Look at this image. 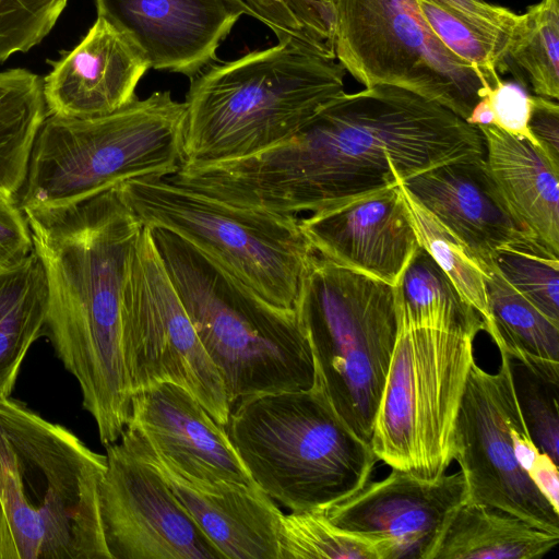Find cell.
I'll return each instance as SVG.
<instances>
[{
	"mask_svg": "<svg viewBox=\"0 0 559 559\" xmlns=\"http://www.w3.org/2000/svg\"><path fill=\"white\" fill-rule=\"evenodd\" d=\"M485 97L493 115L492 126L511 135L526 139L538 147L528 130L531 96L522 87L501 81L496 87L488 88Z\"/></svg>",
	"mask_w": 559,
	"mask_h": 559,
	"instance_id": "obj_36",
	"label": "cell"
},
{
	"mask_svg": "<svg viewBox=\"0 0 559 559\" xmlns=\"http://www.w3.org/2000/svg\"><path fill=\"white\" fill-rule=\"evenodd\" d=\"M428 25L439 40L455 56L472 64L488 88L502 80L493 47L460 19L429 0H417Z\"/></svg>",
	"mask_w": 559,
	"mask_h": 559,
	"instance_id": "obj_33",
	"label": "cell"
},
{
	"mask_svg": "<svg viewBox=\"0 0 559 559\" xmlns=\"http://www.w3.org/2000/svg\"><path fill=\"white\" fill-rule=\"evenodd\" d=\"M307 32L334 48L333 0H285Z\"/></svg>",
	"mask_w": 559,
	"mask_h": 559,
	"instance_id": "obj_39",
	"label": "cell"
},
{
	"mask_svg": "<svg viewBox=\"0 0 559 559\" xmlns=\"http://www.w3.org/2000/svg\"><path fill=\"white\" fill-rule=\"evenodd\" d=\"M294 309L316 380L343 421L370 442L399 330L395 286L316 252Z\"/></svg>",
	"mask_w": 559,
	"mask_h": 559,
	"instance_id": "obj_8",
	"label": "cell"
},
{
	"mask_svg": "<svg viewBox=\"0 0 559 559\" xmlns=\"http://www.w3.org/2000/svg\"><path fill=\"white\" fill-rule=\"evenodd\" d=\"M525 370L528 374L525 380L521 378L519 383L514 379L523 417L538 449L558 464L559 415L557 392L559 384L548 382L527 369Z\"/></svg>",
	"mask_w": 559,
	"mask_h": 559,
	"instance_id": "obj_35",
	"label": "cell"
},
{
	"mask_svg": "<svg viewBox=\"0 0 559 559\" xmlns=\"http://www.w3.org/2000/svg\"><path fill=\"white\" fill-rule=\"evenodd\" d=\"M47 116L43 78L23 68L0 71V193L17 200Z\"/></svg>",
	"mask_w": 559,
	"mask_h": 559,
	"instance_id": "obj_26",
	"label": "cell"
},
{
	"mask_svg": "<svg viewBox=\"0 0 559 559\" xmlns=\"http://www.w3.org/2000/svg\"><path fill=\"white\" fill-rule=\"evenodd\" d=\"M397 317L370 444L391 468L436 480L453 461L455 424L475 362L476 335Z\"/></svg>",
	"mask_w": 559,
	"mask_h": 559,
	"instance_id": "obj_10",
	"label": "cell"
},
{
	"mask_svg": "<svg viewBox=\"0 0 559 559\" xmlns=\"http://www.w3.org/2000/svg\"><path fill=\"white\" fill-rule=\"evenodd\" d=\"M344 76L333 49L294 38L211 63L190 79L181 166L243 158L289 139L344 93Z\"/></svg>",
	"mask_w": 559,
	"mask_h": 559,
	"instance_id": "obj_3",
	"label": "cell"
},
{
	"mask_svg": "<svg viewBox=\"0 0 559 559\" xmlns=\"http://www.w3.org/2000/svg\"><path fill=\"white\" fill-rule=\"evenodd\" d=\"M226 430L253 483L292 512L347 499L369 481L378 461L317 380L309 389L237 401Z\"/></svg>",
	"mask_w": 559,
	"mask_h": 559,
	"instance_id": "obj_6",
	"label": "cell"
},
{
	"mask_svg": "<svg viewBox=\"0 0 559 559\" xmlns=\"http://www.w3.org/2000/svg\"><path fill=\"white\" fill-rule=\"evenodd\" d=\"M299 226L322 258L392 286L420 248L400 185L310 213Z\"/></svg>",
	"mask_w": 559,
	"mask_h": 559,
	"instance_id": "obj_18",
	"label": "cell"
},
{
	"mask_svg": "<svg viewBox=\"0 0 559 559\" xmlns=\"http://www.w3.org/2000/svg\"><path fill=\"white\" fill-rule=\"evenodd\" d=\"M480 157L476 126L413 92L376 85L334 97L278 144L243 158L181 166L173 179L236 206L297 216Z\"/></svg>",
	"mask_w": 559,
	"mask_h": 559,
	"instance_id": "obj_1",
	"label": "cell"
},
{
	"mask_svg": "<svg viewBox=\"0 0 559 559\" xmlns=\"http://www.w3.org/2000/svg\"><path fill=\"white\" fill-rule=\"evenodd\" d=\"M559 535L469 500L451 514L429 559H539Z\"/></svg>",
	"mask_w": 559,
	"mask_h": 559,
	"instance_id": "obj_23",
	"label": "cell"
},
{
	"mask_svg": "<svg viewBox=\"0 0 559 559\" xmlns=\"http://www.w3.org/2000/svg\"><path fill=\"white\" fill-rule=\"evenodd\" d=\"M47 63L48 115L76 119L105 116L136 99V86L151 69L140 49L99 16L75 47Z\"/></svg>",
	"mask_w": 559,
	"mask_h": 559,
	"instance_id": "obj_19",
	"label": "cell"
},
{
	"mask_svg": "<svg viewBox=\"0 0 559 559\" xmlns=\"http://www.w3.org/2000/svg\"><path fill=\"white\" fill-rule=\"evenodd\" d=\"M336 60L365 87L391 85L466 121L486 95L480 73L435 35L417 0H333Z\"/></svg>",
	"mask_w": 559,
	"mask_h": 559,
	"instance_id": "obj_11",
	"label": "cell"
},
{
	"mask_svg": "<svg viewBox=\"0 0 559 559\" xmlns=\"http://www.w3.org/2000/svg\"><path fill=\"white\" fill-rule=\"evenodd\" d=\"M397 312L415 324L477 335L485 331L479 312L457 292L448 275L420 247L395 285Z\"/></svg>",
	"mask_w": 559,
	"mask_h": 559,
	"instance_id": "obj_27",
	"label": "cell"
},
{
	"mask_svg": "<svg viewBox=\"0 0 559 559\" xmlns=\"http://www.w3.org/2000/svg\"><path fill=\"white\" fill-rule=\"evenodd\" d=\"M485 160L509 213L533 240L559 257V169L526 139L476 126Z\"/></svg>",
	"mask_w": 559,
	"mask_h": 559,
	"instance_id": "obj_22",
	"label": "cell"
},
{
	"mask_svg": "<svg viewBox=\"0 0 559 559\" xmlns=\"http://www.w3.org/2000/svg\"><path fill=\"white\" fill-rule=\"evenodd\" d=\"M467 499L461 471L425 480L391 468L384 478L314 512L345 531L384 542L389 559H429L451 514Z\"/></svg>",
	"mask_w": 559,
	"mask_h": 559,
	"instance_id": "obj_15",
	"label": "cell"
},
{
	"mask_svg": "<svg viewBox=\"0 0 559 559\" xmlns=\"http://www.w3.org/2000/svg\"><path fill=\"white\" fill-rule=\"evenodd\" d=\"M528 475L538 490L559 510L558 464L543 452Z\"/></svg>",
	"mask_w": 559,
	"mask_h": 559,
	"instance_id": "obj_40",
	"label": "cell"
},
{
	"mask_svg": "<svg viewBox=\"0 0 559 559\" xmlns=\"http://www.w3.org/2000/svg\"><path fill=\"white\" fill-rule=\"evenodd\" d=\"M120 442L165 478L193 521L227 559H281L284 513L257 485L229 484L201 489L163 464L122 431Z\"/></svg>",
	"mask_w": 559,
	"mask_h": 559,
	"instance_id": "obj_21",
	"label": "cell"
},
{
	"mask_svg": "<svg viewBox=\"0 0 559 559\" xmlns=\"http://www.w3.org/2000/svg\"><path fill=\"white\" fill-rule=\"evenodd\" d=\"M525 29L509 52L536 95L557 100L559 97V0H542L530 7Z\"/></svg>",
	"mask_w": 559,
	"mask_h": 559,
	"instance_id": "obj_30",
	"label": "cell"
},
{
	"mask_svg": "<svg viewBox=\"0 0 559 559\" xmlns=\"http://www.w3.org/2000/svg\"><path fill=\"white\" fill-rule=\"evenodd\" d=\"M281 559H389L382 540L345 531L314 511L284 514Z\"/></svg>",
	"mask_w": 559,
	"mask_h": 559,
	"instance_id": "obj_29",
	"label": "cell"
},
{
	"mask_svg": "<svg viewBox=\"0 0 559 559\" xmlns=\"http://www.w3.org/2000/svg\"><path fill=\"white\" fill-rule=\"evenodd\" d=\"M401 183L484 265L493 263L495 253L506 246L535 241L509 213L485 157L445 163Z\"/></svg>",
	"mask_w": 559,
	"mask_h": 559,
	"instance_id": "obj_20",
	"label": "cell"
},
{
	"mask_svg": "<svg viewBox=\"0 0 559 559\" xmlns=\"http://www.w3.org/2000/svg\"><path fill=\"white\" fill-rule=\"evenodd\" d=\"M97 16L123 33L150 68L192 79L217 60L236 22L253 14L243 0H95Z\"/></svg>",
	"mask_w": 559,
	"mask_h": 559,
	"instance_id": "obj_17",
	"label": "cell"
},
{
	"mask_svg": "<svg viewBox=\"0 0 559 559\" xmlns=\"http://www.w3.org/2000/svg\"><path fill=\"white\" fill-rule=\"evenodd\" d=\"M106 455L0 397V499L20 559H110L99 512Z\"/></svg>",
	"mask_w": 559,
	"mask_h": 559,
	"instance_id": "obj_4",
	"label": "cell"
},
{
	"mask_svg": "<svg viewBox=\"0 0 559 559\" xmlns=\"http://www.w3.org/2000/svg\"><path fill=\"white\" fill-rule=\"evenodd\" d=\"M33 251L29 226L17 200L0 193V271L21 264Z\"/></svg>",
	"mask_w": 559,
	"mask_h": 559,
	"instance_id": "obj_37",
	"label": "cell"
},
{
	"mask_svg": "<svg viewBox=\"0 0 559 559\" xmlns=\"http://www.w3.org/2000/svg\"><path fill=\"white\" fill-rule=\"evenodd\" d=\"M493 262L516 292L559 324V257L526 241L499 249Z\"/></svg>",
	"mask_w": 559,
	"mask_h": 559,
	"instance_id": "obj_31",
	"label": "cell"
},
{
	"mask_svg": "<svg viewBox=\"0 0 559 559\" xmlns=\"http://www.w3.org/2000/svg\"><path fill=\"white\" fill-rule=\"evenodd\" d=\"M499 352L497 372L476 361L471 368L455 424L453 460L465 477L467 500L559 535V510L528 475L543 452L522 414L512 359Z\"/></svg>",
	"mask_w": 559,
	"mask_h": 559,
	"instance_id": "obj_12",
	"label": "cell"
},
{
	"mask_svg": "<svg viewBox=\"0 0 559 559\" xmlns=\"http://www.w3.org/2000/svg\"><path fill=\"white\" fill-rule=\"evenodd\" d=\"M401 191L423 247L451 280L459 294L481 316L485 331L491 325L485 267L468 246L424 207L400 183Z\"/></svg>",
	"mask_w": 559,
	"mask_h": 559,
	"instance_id": "obj_28",
	"label": "cell"
},
{
	"mask_svg": "<svg viewBox=\"0 0 559 559\" xmlns=\"http://www.w3.org/2000/svg\"><path fill=\"white\" fill-rule=\"evenodd\" d=\"M491 325L498 349L533 374L559 384V324L542 313L502 276L495 262L485 267Z\"/></svg>",
	"mask_w": 559,
	"mask_h": 559,
	"instance_id": "obj_24",
	"label": "cell"
},
{
	"mask_svg": "<svg viewBox=\"0 0 559 559\" xmlns=\"http://www.w3.org/2000/svg\"><path fill=\"white\" fill-rule=\"evenodd\" d=\"M168 276L216 366L231 406L309 389L316 368L294 308L273 305L175 234L151 228Z\"/></svg>",
	"mask_w": 559,
	"mask_h": 559,
	"instance_id": "obj_5",
	"label": "cell"
},
{
	"mask_svg": "<svg viewBox=\"0 0 559 559\" xmlns=\"http://www.w3.org/2000/svg\"><path fill=\"white\" fill-rule=\"evenodd\" d=\"M528 130L550 164L559 169V106L556 100L531 96Z\"/></svg>",
	"mask_w": 559,
	"mask_h": 559,
	"instance_id": "obj_38",
	"label": "cell"
},
{
	"mask_svg": "<svg viewBox=\"0 0 559 559\" xmlns=\"http://www.w3.org/2000/svg\"><path fill=\"white\" fill-rule=\"evenodd\" d=\"M70 0H0V63L28 52L52 31Z\"/></svg>",
	"mask_w": 559,
	"mask_h": 559,
	"instance_id": "obj_32",
	"label": "cell"
},
{
	"mask_svg": "<svg viewBox=\"0 0 559 559\" xmlns=\"http://www.w3.org/2000/svg\"><path fill=\"white\" fill-rule=\"evenodd\" d=\"M466 122L472 126L493 124V115L485 96L475 105Z\"/></svg>",
	"mask_w": 559,
	"mask_h": 559,
	"instance_id": "obj_42",
	"label": "cell"
},
{
	"mask_svg": "<svg viewBox=\"0 0 559 559\" xmlns=\"http://www.w3.org/2000/svg\"><path fill=\"white\" fill-rule=\"evenodd\" d=\"M116 189L143 226L175 234L266 301L294 308L316 254L297 216L236 206L168 177Z\"/></svg>",
	"mask_w": 559,
	"mask_h": 559,
	"instance_id": "obj_9",
	"label": "cell"
},
{
	"mask_svg": "<svg viewBox=\"0 0 559 559\" xmlns=\"http://www.w3.org/2000/svg\"><path fill=\"white\" fill-rule=\"evenodd\" d=\"M47 302L46 274L35 250L0 271V397L11 396L29 348L45 335Z\"/></svg>",
	"mask_w": 559,
	"mask_h": 559,
	"instance_id": "obj_25",
	"label": "cell"
},
{
	"mask_svg": "<svg viewBox=\"0 0 559 559\" xmlns=\"http://www.w3.org/2000/svg\"><path fill=\"white\" fill-rule=\"evenodd\" d=\"M460 19L495 49L499 70L507 68L510 50L525 29V15L485 0H429Z\"/></svg>",
	"mask_w": 559,
	"mask_h": 559,
	"instance_id": "obj_34",
	"label": "cell"
},
{
	"mask_svg": "<svg viewBox=\"0 0 559 559\" xmlns=\"http://www.w3.org/2000/svg\"><path fill=\"white\" fill-rule=\"evenodd\" d=\"M0 559H20L12 532L0 499Z\"/></svg>",
	"mask_w": 559,
	"mask_h": 559,
	"instance_id": "obj_41",
	"label": "cell"
},
{
	"mask_svg": "<svg viewBox=\"0 0 559 559\" xmlns=\"http://www.w3.org/2000/svg\"><path fill=\"white\" fill-rule=\"evenodd\" d=\"M122 323L132 393L162 383L179 385L226 427L230 405L223 380L168 276L147 226H143L131 252Z\"/></svg>",
	"mask_w": 559,
	"mask_h": 559,
	"instance_id": "obj_13",
	"label": "cell"
},
{
	"mask_svg": "<svg viewBox=\"0 0 559 559\" xmlns=\"http://www.w3.org/2000/svg\"><path fill=\"white\" fill-rule=\"evenodd\" d=\"M123 431L198 488L255 485L226 427L179 385L162 383L134 393Z\"/></svg>",
	"mask_w": 559,
	"mask_h": 559,
	"instance_id": "obj_16",
	"label": "cell"
},
{
	"mask_svg": "<svg viewBox=\"0 0 559 559\" xmlns=\"http://www.w3.org/2000/svg\"><path fill=\"white\" fill-rule=\"evenodd\" d=\"M185 120V103L169 91L99 117L48 115L17 197L20 207L67 205L129 180L175 175L182 165Z\"/></svg>",
	"mask_w": 559,
	"mask_h": 559,
	"instance_id": "obj_7",
	"label": "cell"
},
{
	"mask_svg": "<svg viewBox=\"0 0 559 559\" xmlns=\"http://www.w3.org/2000/svg\"><path fill=\"white\" fill-rule=\"evenodd\" d=\"M106 448L99 512L110 559H226L151 464Z\"/></svg>",
	"mask_w": 559,
	"mask_h": 559,
	"instance_id": "obj_14",
	"label": "cell"
},
{
	"mask_svg": "<svg viewBox=\"0 0 559 559\" xmlns=\"http://www.w3.org/2000/svg\"><path fill=\"white\" fill-rule=\"evenodd\" d=\"M23 212L47 280L45 336L79 383L100 442L114 443L129 420L133 395L122 307L129 261L143 224L116 188Z\"/></svg>",
	"mask_w": 559,
	"mask_h": 559,
	"instance_id": "obj_2",
	"label": "cell"
}]
</instances>
